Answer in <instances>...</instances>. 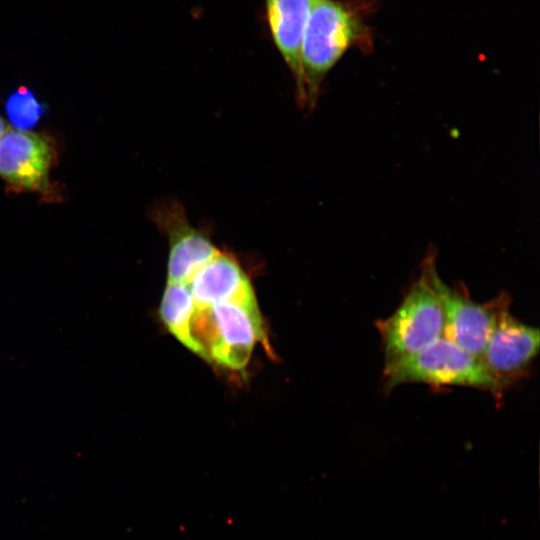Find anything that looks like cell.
<instances>
[{
    "label": "cell",
    "instance_id": "4fadbf2b",
    "mask_svg": "<svg viewBox=\"0 0 540 540\" xmlns=\"http://www.w3.org/2000/svg\"><path fill=\"white\" fill-rule=\"evenodd\" d=\"M7 128L8 126H7L6 121L0 116V140L3 134L5 133V131L7 130Z\"/></svg>",
    "mask_w": 540,
    "mask_h": 540
},
{
    "label": "cell",
    "instance_id": "30bf717a",
    "mask_svg": "<svg viewBox=\"0 0 540 540\" xmlns=\"http://www.w3.org/2000/svg\"><path fill=\"white\" fill-rule=\"evenodd\" d=\"M187 284L197 310L219 302L255 297L250 280L236 257L221 250Z\"/></svg>",
    "mask_w": 540,
    "mask_h": 540
},
{
    "label": "cell",
    "instance_id": "9c48e42d",
    "mask_svg": "<svg viewBox=\"0 0 540 540\" xmlns=\"http://www.w3.org/2000/svg\"><path fill=\"white\" fill-rule=\"evenodd\" d=\"M312 0H264L271 40L288 67L296 98L302 93L301 47Z\"/></svg>",
    "mask_w": 540,
    "mask_h": 540
},
{
    "label": "cell",
    "instance_id": "7c38bea8",
    "mask_svg": "<svg viewBox=\"0 0 540 540\" xmlns=\"http://www.w3.org/2000/svg\"><path fill=\"white\" fill-rule=\"evenodd\" d=\"M5 109L14 128L20 130L33 128L44 112V106L26 87H19L8 98Z\"/></svg>",
    "mask_w": 540,
    "mask_h": 540
},
{
    "label": "cell",
    "instance_id": "8992f818",
    "mask_svg": "<svg viewBox=\"0 0 540 540\" xmlns=\"http://www.w3.org/2000/svg\"><path fill=\"white\" fill-rule=\"evenodd\" d=\"M509 307L508 295L479 357L503 391L526 375L540 347L539 329L515 318Z\"/></svg>",
    "mask_w": 540,
    "mask_h": 540
},
{
    "label": "cell",
    "instance_id": "7a4b0ae2",
    "mask_svg": "<svg viewBox=\"0 0 540 540\" xmlns=\"http://www.w3.org/2000/svg\"><path fill=\"white\" fill-rule=\"evenodd\" d=\"M383 376L386 391L401 384L424 383L473 387L497 398L504 392L478 356L443 336L414 354L385 363Z\"/></svg>",
    "mask_w": 540,
    "mask_h": 540
},
{
    "label": "cell",
    "instance_id": "ba28073f",
    "mask_svg": "<svg viewBox=\"0 0 540 540\" xmlns=\"http://www.w3.org/2000/svg\"><path fill=\"white\" fill-rule=\"evenodd\" d=\"M55 160L54 146L43 134L9 128L0 140V178L14 189L45 191Z\"/></svg>",
    "mask_w": 540,
    "mask_h": 540
},
{
    "label": "cell",
    "instance_id": "277c9868",
    "mask_svg": "<svg viewBox=\"0 0 540 540\" xmlns=\"http://www.w3.org/2000/svg\"><path fill=\"white\" fill-rule=\"evenodd\" d=\"M385 363L414 354L443 336L444 318L439 300L421 270L396 310L376 321Z\"/></svg>",
    "mask_w": 540,
    "mask_h": 540
},
{
    "label": "cell",
    "instance_id": "5b68a950",
    "mask_svg": "<svg viewBox=\"0 0 540 540\" xmlns=\"http://www.w3.org/2000/svg\"><path fill=\"white\" fill-rule=\"evenodd\" d=\"M421 270L441 305L443 337L480 357L494 327L498 310L508 294L502 292L487 303L473 301L462 283L449 286L441 279L434 252H429L424 258Z\"/></svg>",
    "mask_w": 540,
    "mask_h": 540
},
{
    "label": "cell",
    "instance_id": "8fae6325",
    "mask_svg": "<svg viewBox=\"0 0 540 540\" xmlns=\"http://www.w3.org/2000/svg\"><path fill=\"white\" fill-rule=\"evenodd\" d=\"M196 306L187 283L167 282L159 314L170 332L192 352L206 359L193 332Z\"/></svg>",
    "mask_w": 540,
    "mask_h": 540
},
{
    "label": "cell",
    "instance_id": "3957f363",
    "mask_svg": "<svg viewBox=\"0 0 540 540\" xmlns=\"http://www.w3.org/2000/svg\"><path fill=\"white\" fill-rule=\"evenodd\" d=\"M193 332L207 360L231 369L244 368L255 343L264 337L256 298L196 309Z\"/></svg>",
    "mask_w": 540,
    "mask_h": 540
},
{
    "label": "cell",
    "instance_id": "6da1fadb",
    "mask_svg": "<svg viewBox=\"0 0 540 540\" xmlns=\"http://www.w3.org/2000/svg\"><path fill=\"white\" fill-rule=\"evenodd\" d=\"M374 8L371 0H312L301 47L300 107L315 108L323 81L348 50H371Z\"/></svg>",
    "mask_w": 540,
    "mask_h": 540
},
{
    "label": "cell",
    "instance_id": "52a82bcc",
    "mask_svg": "<svg viewBox=\"0 0 540 540\" xmlns=\"http://www.w3.org/2000/svg\"><path fill=\"white\" fill-rule=\"evenodd\" d=\"M151 218L168 239L167 282L188 283L218 253L209 235L194 227L176 200L158 202Z\"/></svg>",
    "mask_w": 540,
    "mask_h": 540
}]
</instances>
